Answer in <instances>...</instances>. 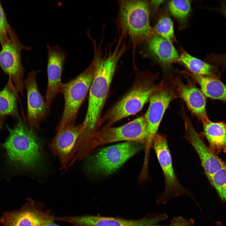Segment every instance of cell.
Returning a JSON list of instances; mask_svg holds the SVG:
<instances>
[{"instance_id":"obj_20","label":"cell","mask_w":226,"mask_h":226,"mask_svg":"<svg viewBox=\"0 0 226 226\" xmlns=\"http://www.w3.org/2000/svg\"><path fill=\"white\" fill-rule=\"evenodd\" d=\"M191 75L199 84L205 96L226 102V85L218 78L193 73Z\"/></svg>"},{"instance_id":"obj_15","label":"cell","mask_w":226,"mask_h":226,"mask_svg":"<svg viewBox=\"0 0 226 226\" xmlns=\"http://www.w3.org/2000/svg\"><path fill=\"white\" fill-rule=\"evenodd\" d=\"M186 138L198 154L207 179L224 167L225 163L207 146L194 128L190 119L184 118Z\"/></svg>"},{"instance_id":"obj_31","label":"cell","mask_w":226,"mask_h":226,"mask_svg":"<svg viewBox=\"0 0 226 226\" xmlns=\"http://www.w3.org/2000/svg\"><path fill=\"white\" fill-rule=\"evenodd\" d=\"M42 226H61L54 223L53 222L48 223L44 224Z\"/></svg>"},{"instance_id":"obj_10","label":"cell","mask_w":226,"mask_h":226,"mask_svg":"<svg viewBox=\"0 0 226 226\" xmlns=\"http://www.w3.org/2000/svg\"><path fill=\"white\" fill-rule=\"evenodd\" d=\"M175 97V93L171 88L160 87L150 98L148 110L144 116L147 127L144 147L145 160L149 159L153 140L164 115L170 103Z\"/></svg>"},{"instance_id":"obj_22","label":"cell","mask_w":226,"mask_h":226,"mask_svg":"<svg viewBox=\"0 0 226 226\" xmlns=\"http://www.w3.org/2000/svg\"><path fill=\"white\" fill-rule=\"evenodd\" d=\"M16 91L9 79L5 87L0 91V116H18Z\"/></svg>"},{"instance_id":"obj_8","label":"cell","mask_w":226,"mask_h":226,"mask_svg":"<svg viewBox=\"0 0 226 226\" xmlns=\"http://www.w3.org/2000/svg\"><path fill=\"white\" fill-rule=\"evenodd\" d=\"M161 167L165 180L163 192L158 196V204H166L172 198L186 195L194 199L191 192L180 183L173 167L171 154L166 136L158 132L155 136L152 147Z\"/></svg>"},{"instance_id":"obj_3","label":"cell","mask_w":226,"mask_h":226,"mask_svg":"<svg viewBox=\"0 0 226 226\" xmlns=\"http://www.w3.org/2000/svg\"><path fill=\"white\" fill-rule=\"evenodd\" d=\"M153 78L146 73H137L129 91L101 117V125L106 122L104 127L111 126L116 122L140 111L161 87L155 84Z\"/></svg>"},{"instance_id":"obj_32","label":"cell","mask_w":226,"mask_h":226,"mask_svg":"<svg viewBox=\"0 0 226 226\" xmlns=\"http://www.w3.org/2000/svg\"><path fill=\"white\" fill-rule=\"evenodd\" d=\"M4 120V116H0V129L2 128Z\"/></svg>"},{"instance_id":"obj_4","label":"cell","mask_w":226,"mask_h":226,"mask_svg":"<svg viewBox=\"0 0 226 226\" xmlns=\"http://www.w3.org/2000/svg\"><path fill=\"white\" fill-rule=\"evenodd\" d=\"M8 129L9 135L3 146L9 160L24 167L35 166L40 159L41 149L34 131L21 120Z\"/></svg>"},{"instance_id":"obj_21","label":"cell","mask_w":226,"mask_h":226,"mask_svg":"<svg viewBox=\"0 0 226 226\" xmlns=\"http://www.w3.org/2000/svg\"><path fill=\"white\" fill-rule=\"evenodd\" d=\"M178 61L183 63L192 73L218 78V73L214 66L194 57L183 51Z\"/></svg>"},{"instance_id":"obj_33","label":"cell","mask_w":226,"mask_h":226,"mask_svg":"<svg viewBox=\"0 0 226 226\" xmlns=\"http://www.w3.org/2000/svg\"><path fill=\"white\" fill-rule=\"evenodd\" d=\"M215 226H223L221 222L218 221L216 222L215 223Z\"/></svg>"},{"instance_id":"obj_6","label":"cell","mask_w":226,"mask_h":226,"mask_svg":"<svg viewBox=\"0 0 226 226\" xmlns=\"http://www.w3.org/2000/svg\"><path fill=\"white\" fill-rule=\"evenodd\" d=\"M95 69L96 63L93 59L89 65L83 72L68 82L62 83L59 93L63 96L64 106L56 130L75 123L79 109L89 91Z\"/></svg>"},{"instance_id":"obj_5","label":"cell","mask_w":226,"mask_h":226,"mask_svg":"<svg viewBox=\"0 0 226 226\" xmlns=\"http://www.w3.org/2000/svg\"><path fill=\"white\" fill-rule=\"evenodd\" d=\"M147 135V123L144 116H142L120 126L104 127L84 142L78 149V154L83 159L99 146L121 141L136 142L145 145Z\"/></svg>"},{"instance_id":"obj_7","label":"cell","mask_w":226,"mask_h":226,"mask_svg":"<svg viewBox=\"0 0 226 226\" xmlns=\"http://www.w3.org/2000/svg\"><path fill=\"white\" fill-rule=\"evenodd\" d=\"M144 147L138 143L127 142L105 148L90 157L87 169L95 173L110 175Z\"/></svg>"},{"instance_id":"obj_26","label":"cell","mask_w":226,"mask_h":226,"mask_svg":"<svg viewBox=\"0 0 226 226\" xmlns=\"http://www.w3.org/2000/svg\"><path fill=\"white\" fill-rule=\"evenodd\" d=\"M15 32L11 27L0 1V43L4 44Z\"/></svg>"},{"instance_id":"obj_17","label":"cell","mask_w":226,"mask_h":226,"mask_svg":"<svg viewBox=\"0 0 226 226\" xmlns=\"http://www.w3.org/2000/svg\"><path fill=\"white\" fill-rule=\"evenodd\" d=\"M174 82L178 93L191 112L202 122L209 119L206 110L205 96L192 82L185 84L176 78Z\"/></svg>"},{"instance_id":"obj_16","label":"cell","mask_w":226,"mask_h":226,"mask_svg":"<svg viewBox=\"0 0 226 226\" xmlns=\"http://www.w3.org/2000/svg\"><path fill=\"white\" fill-rule=\"evenodd\" d=\"M82 130L81 124L67 125L56 131L57 133L50 145L52 152L58 156L61 169L68 168L71 156Z\"/></svg>"},{"instance_id":"obj_30","label":"cell","mask_w":226,"mask_h":226,"mask_svg":"<svg viewBox=\"0 0 226 226\" xmlns=\"http://www.w3.org/2000/svg\"><path fill=\"white\" fill-rule=\"evenodd\" d=\"M221 12L226 16V3H224L222 5L221 9Z\"/></svg>"},{"instance_id":"obj_12","label":"cell","mask_w":226,"mask_h":226,"mask_svg":"<svg viewBox=\"0 0 226 226\" xmlns=\"http://www.w3.org/2000/svg\"><path fill=\"white\" fill-rule=\"evenodd\" d=\"M37 73L33 70L30 71L24 82L27 96L26 119L32 131L40 127L50 109L39 91L36 79Z\"/></svg>"},{"instance_id":"obj_27","label":"cell","mask_w":226,"mask_h":226,"mask_svg":"<svg viewBox=\"0 0 226 226\" xmlns=\"http://www.w3.org/2000/svg\"><path fill=\"white\" fill-rule=\"evenodd\" d=\"M194 221L192 218H185L181 216L173 218L168 226H193Z\"/></svg>"},{"instance_id":"obj_11","label":"cell","mask_w":226,"mask_h":226,"mask_svg":"<svg viewBox=\"0 0 226 226\" xmlns=\"http://www.w3.org/2000/svg\"><path fill=\"white\" fill-rule=\"evenodd\" d=\"M167 218L166 214L162 213L148 214L137 219L87 215L61 217L60 220L76 226H168L159 224Z\"/></svg>"},{"instance_id":"obj_28","label":"cell","mask_w":226,"mask_h":226,"mask_svg":"<svg viewBox=\"0 0 226 226\" xmlns=\"http://www.w3.org/2000/svg\"><path fill=\"white\" fill-rule=\"evenodd\" d=\"M210 59L214 64L223 67H226V54H213L211 56Z\"/></svg>"},{"instance_id":"obj_29","label":"cell","mask_w":226,"mask_h":226,"mask_svg":"<svg viewBox=\"0 0 226 226\" xmlns=\"http://www.w3.org/2000/svg\"><path fill=\"white\" fill-rule=\"evenodd\" d=\"M163 2V0H152L151 1L150 3L153 7L156 8L159 7Z\"/></svg>"},{"instance_id":"obj_25","label":"cell","mask_w":226,"mask_h":226,"mask_svg":"<svg viewBox=\"0 0 226 226\" xmlns=\"http://www.w3.org/2000/svg\"><path fill=\"white\" fill-rule=\"evenodd\" d=\"M208 179L221 199L226 202V165Z\"/></svg>"},{"instance_id":"obj_2","label":"cell","mask_w":226,"mask_h":226,"mask_svg":"<svg viewBox=\"0 0 226 226\" xmlns=\"http://www.w3.org/2000/svg\"><path fill=\"white\" fill-rule=\"evenodd\" d=\"M116 23L119 35L128 38L133 58L137 47L152 35L149 3L146 0H119Z\"/></svg>"},{"instance_id":"obj_24","label":"cell","mask_w":226,"mask_h":226,"mask_svg":"<svg viewBox=\"0 0 226 226\" xmlns=\"http://www.w3.org/2000/svg\"><path fill=\"white\" fill-rule=\"evenodd\" d=\"M154 30L157 35L170 41L175 39L173 23L168 15H163L159 19Z\"/></svg>"},{"instance_id":"obj_23","label":"cell","mask_w":226,"mask_h":226,"mask_svg":"<svg viewBox=\"0 0 226 226\" xmlns=\"http://www.w3.org/2000/svg\"><path fill=\"white\" fill-rule=\"evenodd\" d=\"M191 6L190 0H171L168 3V8L171 14L181 23L186 21L190 13Z\"/></svg>"},{"instance_id":"obj_14","label":"cell","mask_w":226,"mask_h":226,"mask_svg":"<svg viewBox=\"0 0 226 226\" xmlns=\"http://www.w3.org/2000/svg\"><path fill=\"white\" fill-rule=\"evenodd\" d=\"M48 78L45 99L50 108L52 101L59 93L61 78L67 54L58 45H46Z\"/></svg>"},{"instance_id":"obj_1","label":"cell","mask_w":226,"mask_h":226,"mask_svg":"<svg viewBox=\"0 0 226 226\" xmlns=\"http://www.w3.org/2000/svg\"><path fill=\"white\" fill-rule=\"evenodd\" d=\"M94 46L93 59L96 63L94 77L89 91L88 108L81 124L80 138L85 140L99 130L102 111L108 96L116 67L128 48L127 45L118 40L115 47L103 54L100 47Z\"/></svg>"},{"instance_id":"obj_19","label":"cell","mask_w":226,"mask_h":226,"mask_svg":"<svg viewBox=\"0 0 226 226\" xmlns=\"http://www.w3.org/2000/svg\"><path fill=\"white\" fill-rule=\"evenodd\" d=\"M202 123V134L209 148L217 155L226 153V124L223 122H213L209 119Z\"/></svg>"},{"instance_id":"obj_13","label":"cell","mask_w":226,"mask_h":226,"mask_svg":"<svg viewBox=\"0 0 226 226\" xmlns=\"http://www.w3.org/2000/svg\"><path fill=\"white\" fill-rule=\"evenodd\" d=\"M56 220V217L41 210L33 200L28 199L18 210L6 212L0 219L3 226H42Z\"/></svg>"},{"instance_id":"obj_18","label":"cell","mask_w":226,"mask_h":226,"mask_svg":"<svg viewBox=\"0 0 226 226\" xmlns=\"http://www.w3.org/2000/svg\"><path fill=\"white\" fill-rule=\"evenodd\" d=\"M147 40L148 52L161 64L169 66L178 61L179 56L172 42L157 35H152Z\"/></svg>"},{"instance_id":"obj_9","label":"cell","mask_w":226,"mask_h":226,"mask_svg":"<svg viewBox=\"0 0 226 226\" xmlns=\"http://www.w3.org/2000/svg\"><path fill=\"white\" fill-rule=\"evenodd\" d=\"M0 50V67L8 76L17 92L22 94L24 89V69L21 61V52L30 51V46L23 44L15 32Z\"/></svg>"}]
</instances>
